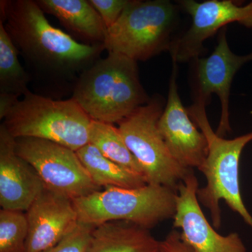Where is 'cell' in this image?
Instances as JSON below:
<instances>
[{
  "instance_id": "1",
  "label": "cell",
  "mask_w": 252,
  "mask_h": 252,
  "mask_svg": "<svg viewBox=\"0 0 252 252\" xmlns=\"http://www.w3.org/2000/svg\"><path fill=\"white\" fill-rule=\"evenodd\" d=\"M0 21L25 61L41 77L58 83H75L105 51L54 27L36 0H1Z\"/></svg>"
},
{
  "instance_id": "2",
  "label": "cell",
  "mask_w": 252,
  "mask_h": 252,
  "mask_svg": "<svg viewBox=\"0 0 252 252\" xmlns=\"http://www.w3.org/2000/svg\"><path fill=\"white\" fill-rule=\"evenodd\" d=\"M0 119L15 139L31 137L77 152L89 144L91 119L75 99H54L28 91L22 98L0 94Z\"/></svg>"
},
{
  "instance_id": "3",
  "label": "cell",
  "mask_w": 252,
  "mask_h": 252,
  "mask_svg": "<svg viewBox=\"0 0 252 252\" xmlns=\"http://www.w3.org/2000/svg\"><path fill=\"white\" fill-rule=\"evenodd\" d=\"M72 97L96 122L119 124L149 102L141 84L137 62L108 53L81 73Z\"/></svg>"
},
{
  "instance_id": "4",
  "label": "cell",
  "mask_w": 252,
  "mask_h": 252,
  "mask_svg": "<svg viewBox=\"0 0 252 252\" xmlns=\"http://www.w3.org/2000/svg\"><path fill=\"white\" fill-rule=\"evenodd\" d=\"M207 104L194 101L188 110L189 116L206 137L208 154L198 170L205 176V187L198 189L199 203L210 211L214 228L221 225L220 200L237 212L252 228V217L245 207L240 187V159L245 146L252 141V132L233 140H226L212 130L206 110Z\"/></svg>"
},
{
  "instance_id": "5",
  "label": "cell",
  "mask_w": 252,
  "mask_h": 252,
  "mask_svg": "<svg viewBox=\"0 0 252 252\" xmlns=\"http://www.w3.org/2000/svg\"><path fill=\"white\" fill-rule=\"evenodd\" d=\"M180 15L169 0H129L117 23L107 29L104 50L136 62L170 51Z\"/></svg>"
},
{
  "instance_id": "6",
  "label": "cell",
  "mask_w": 252,
  "mask_h": 252,
  "mask_svg": "<svg viewBox=\"0 0 252 252\" xmlns=\"http://www.w3.org/2000/svg\"><path fill=\"white\" fill-rule=\"evenodd\" d=\"M176 198L177 190L147 184L135 189L108 187L72 201L80 223L97 226L125 220L149 230L174 218Z\"/></svg>"
},
{
  "instance_id": "7",
  "label": "cell",
  "mask_w": 252,
  "mask_h": 252,
  "mask_svg": "<svg viewBox=\"0 0 252 252\" xmlns=\"http://www.w3.org/2000/svg\"><path fill=\"white\" fill-rule=\"evenodd\" d=\"M165 99L154 94L147 104L118 124L127 148L140 165L149 185L164 186L177 190L193 170L182 167L167 148L158 128Z\"/></svg>"
},
{
  "instance_id": "8",
  "label": "cell",
  "mask_w": 252,
  "mask_h": 252,
  "mask_svg": "<svg viewBox=\"0 0 252 252\" xmlns=\"http://www.w3.org/2000/svg\"><path fill=\"white\" fill-rule=\"evenodd\" d=\"M16 144L18 155L34 167L46 188L72 200L102 190L72 149L31 137L16 139Z\"/></svg>"
},
{
  "instance_id": "9",
  "label": "cell",
  "mask_w": 252,
  "mask_h": 252,
  "mask_svg": "<svg viewBox=\"0 0 252 252\" xmlns=\"http://www.w3.org/2000/svg\"><path fill=\"white\" fill-rule=\"evenodd\" d=\"M179 4L192 21L188 31L177 36L169 51L176 63L200 58L205 51L204 42L230 23H239L252 30V1L239 6L232 0H182Z\"/></svg>"
},
{
  "instance_id": "10",
  "label": "cell",
  "mask_w": 252,
  "mask_h": 252,
  "mask_svg": "<svg viewBox=\"0 0 252 252\" xmlns=\"http://www.w3.org/2000/svg\"><path fill=\"white\" fill-rule=\"evenodd\" d=\"M227 27L220 30L217 44L212 54L206 58L193 60L194 101L208 104L212 94L220 99V119L217 134L223 137L230 130L229 97L235 74L245 63L252 61V52L239 56L232 52L227 40Z\"/></svg>"
},
{
  "instance_id": "11",
  "label": "cell",
  "mask_w": 252,
  "mask_h": 252,
  "mask_svg": "<svg viewBox=\"0 0 252 252\" xmlns=\"http://www.w3.org/2000/svg\"><path fill=\"white\" fill-rule=\"evenodd\" d=\"M198 182L191 170L177 189L173 227L192 252H247L237 233L221 235L204 215L197 197Z\"/></svg>"
},
{
  "instance_id": "12",
  "label": "cell",
  "mask_w": 252,
  "mask_h": 252,
  "mask_svg": "<svg viewBox=\"0 0 252 252\" xmlns=\"http://www.w3.org/2000/svg\"><path fill=\"white\" fill-rule=\"evenodd\" d=\"M177 64L172 61L168 94L158 121V128L174 158L182 167L193 170L198 169L206 159L208 143L181 100L177 84Z\"/></svg>"
},
{
  "instance_id": "13",
  "label": "cell",
  "mask_w": 252,
  "mask_h": 252,
  "mask_svg": "<svg viewBox=\"0 0 252 252\" xmlns=\"http://www.w3.org/2000/svg\"><path fill=\"white\" fill-rule=\"evenodd\" d=\"M26 214V252H43L56 246L79 224L72 199L46 187Z\"/></svg>"
},
{
  "instance_id": "14",
  "label": "cell",
  "mask_w": 252,
  "mask_h": 252,
  "mask_svg": "<svg viewBox=\"0 0 252 252\" xmlns=\"http://www.w3.org/2000/svg\"><path fill=\"white\" fill-rule=\"evenodd\" d=\"M45 189L34 167L18 155L16 139L0 126V205L26 212Z\"/></svg>"
},
{
  "instance_id": "15",
  "label": "cell",
  "mask_w": 252,
  "mask_h": 252,
  "mask_svg": "<svg viewBox=\"0 0 252 252\" xmlns=\"http://www.w3.org/2000/svg\"><path fill=\"white\" fill-rule=\"evenodd\" d=\"M45 14L59 20L84 44H102L107 29L89 0H36Z\"/></svg>"
},
{
  "instance_id": "16",
  "label": "cell",
  "mask_w": 252,
  "mask_h": 252,
  "mask_svg": "<svg viewBox=\"0 0 252 252\" xmlns=\"http://www.w3.org/2000/svg\"><path fill=\"white\" fill-rule=\"evenodd\" d=\"M86 252H160V241L149 229L114 220L94 227Z\"/></svg>"
},
{
  "instance_id": "17",
  "label": "cell",
  "mask_w": 252,
  "mask_h": 252,
  "mask_svg": "<svg viewBox=\"0 0 252 252\" xmlns=\"http://www.w3.org/2000/svg\"><path fill=\"white\" fill-rule=\"evenodd\" d=\"M76 152L91 180L99 188L135 189L147 185L143 176L109 160L92 144H86Z\"/></svg>"
},
{
  "instance_id": "18",
  "label": "cell",
  "mask_w": 252,
  "mask_h": 252,
  "mask_svg": "<svg viewBox=\"0 0 252 252\" xmlns=\"http://www.w3.org/2000/svg\"><path fill=\"white\" fill-rule=\"evenodd\" d=\"M89 144L109 160L144 177L140 165L126 146L119 128L114 124L92 120L89 130Z\"/></svg>"
},
{
  "instance_id": "19",
  "label": "cell",
  "mask_w": 252,
  "mask_h": 252,
  "mask_svg": "<svg viewBox=\"0 0 252 252\" xmlns=\"http://www.w3.org/2000/svg\"><path fill=\"white\" fill-rule=\"evenodd\" d=\"M18 49L0 21V94L23 97L31 77L18 59Z\"/></svg>"
},
{
  "instance_id": "20",
  "label": "cell",
  "mask_w": 252,
  "mask_h": 252,
  "mask_svg": "<svg viewBox=\"0 0 252 252\" xmlns=\"http://www.w3.org/2000/svg\"><path fill=\"white\" fill-rule=\"evenodd\" d=\"M28 222L26 212L0 211V252H26Z\"/></svg>"
},
{
  "instance_id": "21",
  "label": "cell",
  "mask_w": 252,
  "mask_h": 252,
  "mask_svg": "<svg viewBox=\"0 0 252 252\" xmlns=\"http://www.w3.org/2000/svg\"><path fill=\"white\" fill-rule=\"evenodd\" d=\"M95 226L80 223L70 234L53 248L43 252H86Z\"/></svg>"
},
{
  "instance_id": "22",
  "label": "cell",
  "mask_w": 252,
  "mask_h": 252,
  "mask_svg": "<svg viewBox=\"0 0 252 252\" xmlns=\"http://www.w3.org/2000/svg\"><path fill=\"white\" fill-rule=\"evenodd\" d=\"M89 1L100 16L106 28L109 29L122 16L129 0H89Z\"/></svg>"
},
{
  "instance_id": "23",
  "label": "cell",
  "mask_w": 252,
  "mask_h": 252,
  "mask_svg": "<svg viewBox=\"0 0 252 252\" xmlns=\"http://www.w3.org/2000/svg\"><path fill=\"white\" fill-rule=\"evenodd\" d=\"M160 252H192L181 238L180 232L172 230L160 241Z\"/></svg>"
}]
</instances>
